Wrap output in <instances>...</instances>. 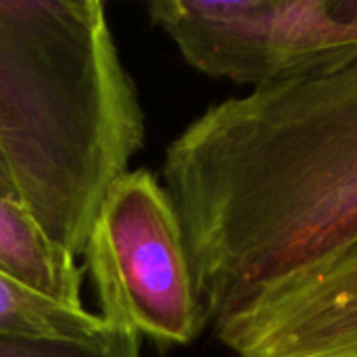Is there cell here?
<instances>
[{
  "label": "cell",
  "mask_w": 357,
  "mask_h": 357,
  "mask_svg": "<svg viewBox=\"0 0 357 357\" xmlns=\"http://www.w3.org/2000/svg\"><path fill=\"white\" fill-rule=\"evenodd\" d=\"M211 326L357 241V59L205 109L165 149Z\"/></svg>",
  "instance_id": "cell-1"
},
{
  "label": "cell",
  "mask_w": 357,
  "mask_h": 357,
  "mask_svg": "<svg viewBox=\"0 0 357 357\" xmlns=\"http://www.w3.org/2000/svg\"><path fill=\"white\" fill-rule=\"evenodd\" d=\"M144 142L98 0H0V159L15 201L73 257Z\"/></svg>",
  "instance_id": "cell-2"
},
{
  "label": "cell",
  "mask_w": 357,
  "mask_h": 357,
  "mask_svg": "<svg viewBox=\"0 0 357 357\" xmlns=\"http://www.w3.org/2000/svg\"><path fill=\"white\" fill-rule=\"evenodd\" d=\"M84 257L107 324L165 347L190 345L207 326L180 215L151 172L109 188Z\"/></svg>",
  "instance_id": "cell-3"
},
{
  "label": "cell",
  "mask_w": 357,
  "mask_h": 357,
  "mask_svg": "<svg viewBox=\"0 0 357 357\" xmlns=\"http://www.w3.org/2000/svg\"><path fill=\"white\" fill-rule=\"evenodd\" d=\"M149 17L190 67L249 90L357 59V0H155Z\"/></svg>",
  "instance_id": "cell-4"
},
{
  "label": "cell",
  "mask_w": 357,
  "mask_h": 357,
  "mask_svg": "<svg viewBox=\"0 0 357 357\" xmlns=\"http://www.w3.org/2000/svg\"><path fill=\"white\" fill-rule=\"evenodd\" d=\"M236 357H357V241L211 324Z\"/></svg>",
  "instance_id": "cell-5"
},
{
  "label": "cell",
  "mask_w": 357,
  "mask_h": 357,
  "mask_svg": "<svg viewBox=\"0 0 357 357\" xmlns=\"http://www.w3.org/2000/svg\"><path fill=\"white\" fill-rule=\"evenodd\" d=\"M0 272L56 303L84 310L82 270L10 197H0Z\"/></svg>",
  "instance_id": "cell-6"
},
{
  "label": "cell",
  "mask_w": 357,
  "mask_h": 357,
  "mask_svg": "<svg viewBox=\"0 0 357 357\" xmlns=\"http://www.w3.org/2000/svg\"><path fill=\"white\" fill-rule=\"evenodd\" d=\"M107 322L86 307H69L42 297L0 272V335L29 339H86Z\"/></svg>",
  "instance_id": "cell-7"
},
{
  "label": "cell",
  "mask_w": 357,
  "mask_h": 357,
  "mask_svg": "<svg viewBox=\"0 0 357 357\" xmlns=\"http://www.w3.org/2000/svg\"><path fill=\"white\" fill-rule=\"evenodd\" d=\"M0 357H140V337L134 331L113 324L86 339L0 335Z\"/></svg>",
  "instance_id": "cell-8"
},
{
  "label": "cell",
  "mask_w": 357,
  "mask_h": 357,
  "mask_svg": "<svg viewBox=\"0 0 357 357\" xmlns=\"http://www.w3.org/2000/svg\"><path fill=\"white\" fill-rule=\"evenodd\" d=\"M0 197H10V199H15L10 180H8L6 169H4V165H2V159H0Z\"/></svg>",
  "instance_id": "cell-9"
}]
</instances>
